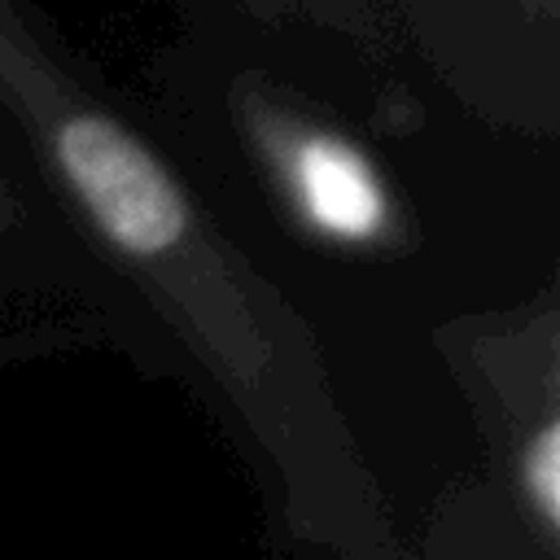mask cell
Wrapping results in <instances>:
<instances>
[{"label": "cell", "instance_id": "obj_2", "mask_svg": "<svg viewBox=\"0 0 560 560\" xmlns=\"http://www.w3.org/2000/svg\"><path fill=\"white\" fill-rule=\"evenodd\" d=\"M298 192L306 201V214L332 232V236H372L385 219V201H381V188L368 171V162L328 140V136H315L298 149Z\"/></svg>", "mask_w": 560, "mask_h": 560}, {"label": "cell", "instance_id": "obj_3", "mask_svg": "<svg viewBox=\"0 0 560 560\" xmlns=\"http://www.w3.org/2000/svg\"><path fill=\"white\" fill-rule=\"evenodd\" d=\"M525 494L547 529H556L560 516V429L542 424L534 446L525 451Z\"/></svg>", "mask_w": 560, "mask_h": 560}, {"label": "cell", "instance_id": "obj_1", "mask_svg": "<svg viewBox=\"0 0 560 560\" xmlns=\"http://www.w3.org/2000/svg\"><path fill=\"white\" fill-rule=\"evenodd\" d=\"M57 162L92 219L127 254H162L184 236V197L153 153L118 122L79 114L57 131Z\"/></svg>", "mask_w": 560, "mask_h": 560}]
</instances>
